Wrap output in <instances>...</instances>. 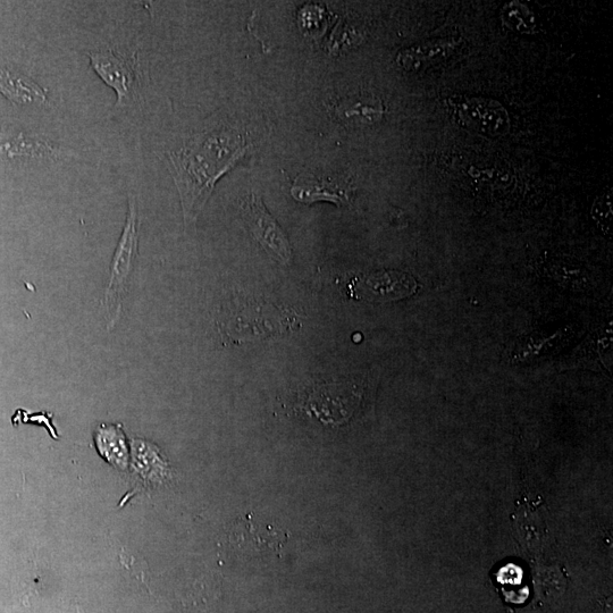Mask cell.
<instances>
[{
  "mask_svg": "<svg viewBox=\"0 0 613 613\" xmlns=\"http://www.w3.org/2000/svg\"><path fill=\"white\" fill-rule=\"evenodd\" d=\"M249 146L239 131L211 125L167 154L180 193L184 221H195L218 179L245 157Z\"/></svg>",
  "mask_w": 613,
  "mask_h": 613,
  "instance_id": "6da1fadb",
  "label": "cell"
},
{
  "mask_svg": "<svg viewBox=\"0 0 613 613\" xmlns=\"http://www.w3.org/2000/svg\"><path fill=\"white\" fill-rule=\"evenodd\" d=\"M139 246V216L136 198L129 199V212L111 265V275L105 293L108 327H113L121 316L122 298L136 263Z\"/></svg>",
  "mask_w": 613,
  "mask_h": 613,
  "instance_id": "7a4b0ae2",
  "label": "cell"
},
{
  "mask_svg": "<svg viewBox=\"0 0 613 613\" xmlns=\"http://www.w3.org/2000/svg\"><path fill=\"white\" fill-rule=\"evenodd\" d=\"M92 69L108 87L116 91L117 107L137 99L141 88V70L136 55H124L114 49L88 53Z\"/></svg>",
  "mask_w": 613,
  "mask_h": 613,
  "instance_id": "3957f363",
  "label": "cell"
},
{
  "mask_svg": "<svg viewBox=\"0 0 613 613\" xmlns=\"http://www.w3.org/2000/svg\"><path fill=\"white\" fill-rule=\"evenodd\" d=\"M448 104L453 119L467 130L487 138L503 137L510 131L509 113L497 100L464 96L452 97Z\"/></svg>",
  "mask_w": 613,
  "mask_h": 613,
  "instance_id": "277c9868",
  "label": "cell"
},
{
  "mask_svg": "<svg viewBox=\"0 0 613 613\" xmlns=\"http://www.w3.org/2000/svg\"><path fill=\"white\" fill-rule=\"evenodd\" d=\"M241 213L251 234L276 262L289 264L292 251L289 240L273 216L267 212L263 200L250 195L242 200Z\"/></svg>",
  "mask_w": 613,
  "mask_h": 613,
  "instance_id": "5b68a950",
  "label": "cell"
},
{
  "mask_svg": "<svg viewBox=\"0 0 613 613\" xmlns=\"http://www.w3.org/2000/svg\"><path fill=\"white\" fill-rule=\"evenodd\" d=\"M291 195L300 203L313 204L316 201H331L341 206L350 203L352 187L344 181L302 173L293 183Z\"/></svg>",
  "mask_w": 613,
  "mask_h": 613,
  "instance_id": "8992f818",
  "label": "cell"
},
{
  "mask_svg": "<svg viewBox=\"0 0 613 613\" xmlns=\"http://www.w3.org/2000/svg\"><path fill=\"white\" fill-rule=\"evenodd\" d=\"M460 39L440 38L403 50L397 62L407 71H421L439 64L457 52Z\"/></svg>",
  "mask_w": 613,
  "mask_h": 613,
  "instance_id": "52a82bcc",
  "label": "cell"
},
{
  "mask_svg": "<svg viewBox=\"0 0 613 613\" xmlns=\"http://www.w3.org/2000/svg\"><path fill=\"white\" fill-rule=\"evenodd\" d=\"M0 92L15 104H43L46 92L35 81L23 75L0 70Z\"/></svg>",
  "mask_w": 613,
  "mask_h": 613,
  "instance_id": "ba28073f",
  "label": "cell"
},
{
  "mask_svg": "<svg viewBox=\"0 0 613 613\" xmlns=\"http://www.w3.org/2000/svg\"><path fill=\"white\" fill-rule=\"evenodd\" d=\"M502 21L509 29L520 33H533L536 30L535 16L520 3H510L503 8Z\"/></svg>",
  "mask_w": 613,
  "mask_h": 613,
  "instance_id": "9c48e42d",
  "label": "cell"
},
{
  "mask_svg": "<svg viewBox=\"0 0 613 613\" xmlns=\"http://www.w3.org/2000/svg\"><path fill=\"white\" fill-rule=\"evenodd\" d=\"M97 443L100 451L105 452L107 457L121 458L125 455V439L120 428L103 426L98 432Z\"/></svg>",
  "mask_w": 613,
  "mask_h": 613,
  "instance_id": "30bf717a",
  "label": "cell"
},
{
  "mask_svg": "<svg viewBox=\"0 0 613 613\" xmlns=\"http://www.w3.org/2000/svg\"><path fill=\"white\" fill-rule=\"evenodd\" d=\"M592 214L594 221L598 223L602 231L610 233L612 222L611 189H607L596 198Z\"/></svg>",
  "mask_w": 613,
  "mask_h": 613,
  "instance_id": "8fae6325",
  "label": "cell"
},
{
  "mask_svg": "<svg viewBox=\"0 0 613 613\" xmlns=\"http://www.w3.org/2000/svg\"><path fill=\"white\" fill-rule=\"evenodd\" d=\"M344 116L351 117L356 116L361 117V121L373 122L380 119L383 114L381 103H356L355 105L349 106L346 111H344Z\"/></svg>",
  "mask_w": 613,
  "mask_h": 613,
  "instance_id": "7c38bea8",
  "label": "cell"
},
{
  "mask_svg": "<svg viewBox=\"0 0 613 613\" xmlns=\"http://www.w3.org/2000/svg\"><path fill=\"white\" fill-rule=\"evenodd\" d=\"M77 613H81L80 609H77Z\"/></svg>",
  "mask_w": 613,
  "mask_h": 613,
  "instance_id": "4fadbf2b",
  "label": "cell"
}]
</instances>
